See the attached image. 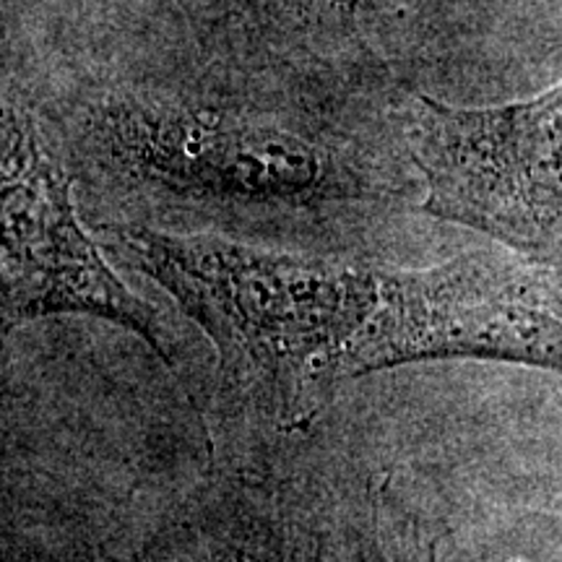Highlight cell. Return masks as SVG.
<instances>
[{
  "mask_svg": "<svg viewBox=\"0 0 562 562\" xmlns=\"http://www.w3.org/2000/svg\"><path fill=\"white\" fill-rule=\"evenodd\" d=\"M102 232L125 263L199 323L216 351L224 393L263 425L302 427L351 381L381 269L140 224Z\"/></svg>",
  "mask_w": 562,
  "mask_h": 562,
  "instance_id": "1",
  "label": "cell"
},
{
  "mask_svg": "<svg viewBox=\"0 0 562 562\" xmlns=\"http://www.w3.org/2000/svg\"><path fill=\"white\" fill-rule=\"evenodd\" d=\"M482 360L562 375V269L505 248L425 269H381L351 381L398 364Z\"/></svg>",
  "mask_w": 562,
  "mask_h": 562,
  "instance_id": "2",
  "label": "cell"
},
{
  "mask_svg": "<svg viewBox=\"0 0 562 562\" xmlns=\"http://www.w3.org/2000/svg\"><path fill=\"white\" fill-rule=\"evenodd\" d=\"M422 209L562 269V81L503 108L409 104Z\"/></svg>",
  "mask_w": 562,
  "mask_h": 562,
  "instance_id": "3",
  "label": "cell"
},
{
  "mask_svg": "<svg viewBox=\"0 0 562 562\" xmlns=\"http://www.w3.org/2000/svg\"><path fill=\"white\" fill-rule=\"evenodd\" d=\"M104 131L125 167L182 199L307 209L357 193L321 144L235 112L125 100L108 110Z\"/></svg>",
  "mask_w": 562,
  "mask_h": 562,
  "instance_id": "4",
  "label": "cell"
},
{
  "mask_svg": "<svg viewBox=\"0 0 562 562\" xmlns=\"http://www.w3.org/2000/svg\"><path fill=\"white\" fill-rule=\"evenodd\" d=\"M53 315H89L136 334L172 362L159 313L110 269L81 227L66 172L32 115L3 104V331Z\"/></svg>",
  "mask_w": 562,
  "mask_h": 562,
  "instance_id": "5",
  "label": "cell"
},
{
  "mask_svg": "<svg viewBox=\"0 0 562 562\" xmlns=\"http://www.w3.org/2000/svg\"><path fill=\"white\" fill-rule=\"evenodd\" d=\"M286 11L302 21L326 26L328 32L344 34L355 30V13L362 0H279Z\"/></svg>",
  "mask_w": 562,
  "mask_h": 562,
  "instance_id": "6",
  "label": "cell"
},
{
  "mask_svg": "<svg viewBox=\"0 0 562 562\" xmlns=\"http://www.w3.org/2000/svg\"><path fill=\"white\" fill-rule=\"evenodd\" d=\"M175 3H180V9L186 13H191V16H195V13H203L209 9V0H175Z\"/></svg>",
  "mask_w": 562,
  "mask_h": 562,
  "instance_id": "7",
  "label": "cell"
},
{
  "mask_svg": "<svg viewBox=\"0 0 562 562\" xmlns=\"http://www.w3.org/2000/svg\"><path fill=\"white\" fill-rule=\"evenodd\" d=\"M422 562H438V542H430L425 550V560Z\"/></svg>",
  "mask_w": 562,
  "mask_h": 562,
  "instance_id": "8",
  "label": "cell"
}]
</instances>
